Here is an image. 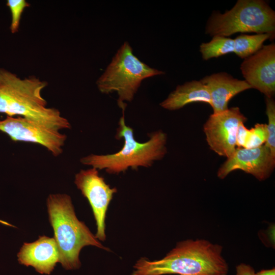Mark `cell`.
I'll list each match as a JSON object with an SVG mask.
<instances>
[{
  "mask_svg": "<svg viewBox=\"0 0 275 275\" xmlns=\"http://www.w3.org/2000/svg\"><path fill=\"white\" fill-rule=\"evenodd\" d=\"M49 221L54 231L60 261L65 269L80 266L79 255L85 246L92 245L108 251L85 223L76 217L71 197L67 194H51L46 200Z\"/></svg>",
  "mask_w": 275,
  "mask_h": 275,
  "instance_id": "cell-4",
  "label": "cell"
},
{
  "mask_svg": "<svg viewBox=\"0 0 275 275\" xmlns=\"http://www.w3.org/2000/svg\"><path fill=\"white\" fill-rule=\"evenodd\" d=\"M234 39L221 36H213L210 41L202 43L200 46V51L205 60L234 52Z\"/></svg>",
  "mask_w": 275,
  "mask_h": 275,
  "instance_id": "cell-16",
  "label": "cell"
},
{
  "mask_svg": "<svg viewBox=\"0 0 275 275\" xmlns=\"http://www.w3.org/2000/svg\"><path fill=\"white\" fill-rule=\"evenodd\" d=\"M246 118L238 107L211 115L204 124L203 130L210 149L227 158L236 149V135L239 125L246 121Z\"/></svg>",
  "mask_w": 275,
  "mask_h": 275,
  "instance_id": "cell-9",
  "label": "cell"
},
{
  "mask_svg": "<svg viewBox=\"0 0 275 275\" xmlns=\"http://www.w3.org/2000/svg\"><path fill=\"white\" fill-rule=\"evenodd\" d=\"M0 131L7 134L14 142L41 145L56 157L62 153L67 139L66 135L60 130L21 116H7L0 120Z\"/></svg>",
  "mask_w": 275,
  "mask_h": 275,
  "instance_id": "cell-7",
  "label": "cell"
},
{
  "mask_svg": "<svg viewBox=\"0 0 275 275\" xmlns=\"http://www.w3.org/2000/svg\"><path fill=\"white\" fill-rule=\"evenodd\" d=\"M164 73L140 61L129 43L125 42L96 81V85L101 93L116 92L117 104L122 111H125V102L133 99L144 79Z\"/></svg>",
  "mask_w": 275,
  "mask_h": 275,
  "instance_id": "cell-5",
  "label": "cell"
},
{
  "mask_svg": "<svg viewBox=\"0 0 275 275\" xmlns=\"http://www.w3.org/2000/svg\"><path fill=\"white\" fill-rule=\"evenodd\" d=\"M254 268L249 265L240 264L236 267V275H255Z\"/></svg>",
  "mask_w": 275,
  "mask_h": 275,
  "instance_id": "cell-21",
  "label": "cell"
},
{
  "mask_svg": "<svg viewBox=\"0 0 275 275\" xmlns=\"http://www.w3.org/2000/svg\"><path fill=\"white\" fill-rule=\"evenodd\" d=\"M222 250L219 245L206 240H186L162 259L141 258L134 265L132 275H227L228 266Z\"/></svg>",
  "mask_w": 275,
  "mask_h": 275,
  "instance_id": "cell-1",
  "label": "cell"
},
{
  "mask_svg": "<svg viewBox=\"0 0 275 275\" xmlns=\"http://www.w3.org/2000/svg\"><path fill=\"white\" fill-rule=\"evenodd\" d=\"M255 275H275V269H264L255 273Z\"/></svg>",
  "mask_w": 275,
  "mask_h": 275,
  "instance_id": "cell-22",
  "label": "cell"
},
{
  "mask_svg": "<svg viewBox=\"0 0 275 275\" xmlns=\"http://www.w3.org/2000/svg\"><path fill=\"white\" fill-rule=\"evenodd\" d=\"M250 134V129L241 123L238 128L236 135V146L237 148H245Z\"/></svg>",
  "mask_w": 275,
  "mask_h": 275,
  "instance_id": "cell-20",
  "label": "cell"
},
{
  "mask_svg": "<svg viewBox=\"0 0 275 275\" xmlns=\"http://www.w3.org/2000/svg\"><path fill=\"white\" fill-rule=\"evenodd\" d=\"M115 138L123 139L122 148L118 152L109 154H91L80 158V162L98 170H104L110 174H119L129 168H148L154 162L163 158L167 152V135L161 130L149 134V139L141 143L135 139L133 129L125 123L124 111H122Z\"/></svg>",
  "mask_w": 275,
  "mask_h": 275,
  "instance_id": "cell-3",
  "label": "cell"
},
{
  "mask_svg": "<svg viewBox=\"0 0 275 275\" xmlns=\"http://www.w3.org/2000/svg\"><path fill=\"white\" fill-rule=\"evenodd\" d=\"M200 80L209 91L213 114L227 109L228 103L233 97L252 88L245 80L234 78L225 72L207 75Z\"/></svg>",
  "mask_w": 275,
  "mask_h": 275,
  "instance_id": "cell-13",
  "label": "cell"
},
{
  "mask_svg": "<svg viewBox=\"0 0 275 275\" xmlns=\"http://www.w3.org/2000/svg\"><path fill=\"white\" fill-rule=\"evenodd\" d=\"M275 167V156L265 145L252 148H237L217 172L220 179L225 178L235 170H242L259 180L268 178Z\"/></svg>",
  "mask_w": 275,
  "mask_h": 275,
  "instance_id": "cell-10",
  "label": "cell"
},
{
  "mask_svg": "<svg viewBox=\"0 0 275 275\" xmlns=\"http://www.w3.org/2000/svg\"><path fill=\"white\" fill-rule=\"evenodd\" d=\"M267 138L266 124L257 123L254 128L250 129V134L245 148H255L262 145Z\"/></svg>",
  "mask_w": 275,
  "mask_h": 275,
  "instance_id": "cell-19",
  "label": "cell"
},
{
  "mask_svg": "<svg viewBox=\"0 0 275 275\" xmlns=\"http://www.w3.org/2000/svg\"><path fill=\"white\" fill-rule=\"evenodd\" d=\"M0 223L2 224L5 225H7V226H11V227H14V226L11 225V224H9L8 222H6V221H2L1 219H0Z\"/></svg>",
  "mask_w": 275,
  "mask_h": 275,
  "instance_id": "cell-23",
  "label": "cell"
},
{
  "mask_svg": "<svg viewBox=\"0 0 275 275\" xmlns=\"http://www.w3.org/2000/svg\"><path fill=\"white\" fill-rule=\"evenodd\" d=\"M19 264L31 266L41 274H50L59 262L60 254L54 238L40 236L35 241L24 242L17 254Z\"/></svg>",
  "mask_w": 275,
  "mask_h": 275,
  "instance_id": "cell-12",
  "label": "cell"
},
{
  "mask_svg": "<svg viewBox=\"0 0 275 275\" xmlns=\"http://www.w3.org/2000/svg\"><path fill=\"white\" fill-rule=\"evenodd\" d=\"M266 114L268 118L267 138L265 145L275 156V102L272 98H265Z\"/></svg>",
  "mask_w": 275,
  "mask_h": 275,
  "instance_id": "cell-17",
  "label": "cell"
},
{
  "mask_svg": "<svg viewBox=\"0 0 275 275\" xmlns=\"http://www.w3.org/2000/svg\"><path fill=\"white\" fill-rule=\"evenodd\" d=\"M274 37L268 33L252 35L241 34L234 39V52L240 58L244 59L260 50L265 41Z\"/></svg>",
  "mask_w": 275,
  "mask_h": 275,
  "instance_id": "cell-15",
  "label": "cell"
},
{
  "mask_svg": "<svg viewBox=\"0 0 275 275\" xmlns=\"http://www.w3.org/2000/svg\"><path fill=\"white\" fill-rule=\"evenodd\" d=\"M74 183L92 209L97 226L95 237L99 240L104 241L106 213L117 188H111L99 175V170L93 167L81 170L76 174Z\"/></svg>",
  "mask_w": 275,
  "mask_h": 275,
  "instance_id": "cell-8",
  "label": "cell"
},
{
  "mask_svg": "<svg viewBox=\"0 0 275 275\" xmlns=\"http://www.w3.org/2000/svg\"><path fill=\"white\" fill-rule=\"evenodd\" d=\"M196 102H205L210 105L211 103L209 91L201 80H192L178 85L160 105L166 109L175 111Z\"/></svg>",
  "mask_w": 275,
  "mask_h": 275,
  "instance_id": "cell-14",
  "label": "cell"
},
{
  "mask_svg": "<svg viewBox=\"0 0 275 275\" xmlns=\"http://www.w3.org/2000/svg\"><path fill=\"white\" fill-rule=\"evenodd\" d=\"M240 70L252 88L266 97L272 98L275 93V44L263 45L255 53L244 59Z\"/></svg>",
  "mask_w": 275,
  "mask_h": 275,
  "instance_id": "cell-11",
  "label": "cell"
},
{
  "mask_svg": "<svg viewBox=\"0 0 275 275\" xmlns=\"http://www.w3.org/2000/svg\"><path fill=\"white\" fill-rule=\"evenodd\" d=\"M47 86L35 76L21 78L0 68V113L33 119L59 130L70 129L71 124L58 109L47 107L41 94Z\"/></svg>",
  "mask_w": 275,
  "mask_h": 275,
  "instance_id": "cell-2",
  "label": "cell"
},
{
  "mask_svg": "<svg viewBox=\"0 0 275 275\" xmlns=\"http://www.w3.org/2000/svg\"><path fill=\"white\" fill-rule=\"evenodd\" d=\"M205 31L212 36L226 37L236 33H268L274 36L275 13L264 1L238 0L225 13H213Z\"/></svg>",
  "mask_w": 275,
  "mask_h": 275,
  "instance_id": "cell-6",
  "label": "cell"
},
{
  "mask_svg": "<svg viewBox=\"0 0 275 275\" xmlns=\"http://www.w3.org/2000/svg\"><path fill=\"white\" fill-rule=\"evenodd\" d=\"M6 5L11 14L10 30L12 34H15L19 30L21 17L24 9L30 5L25 0H8Z\"/></svg>",
  "mask_w": 275,
  "mask_h": 275,
  "instance_id": "cell-18",
  "label": "cell"
}]
</instances>
